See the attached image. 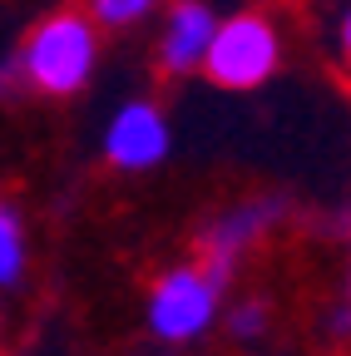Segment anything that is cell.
Here are the masks:
<instances>
[{
    "instance_id": "cell-1",
    "label": "cell",
    "mask_w": 351,
    "mask_h": 356,
    "mask_svg": "<svg viewBox=\"0 0 351 356\" xmlns=\"http://www.w3.org/2000/svg\"><path fill=\"white\" fill-rule=\"evenodd\" d=\"M20 79L25 89H35V95H74V89H84L95 79V65H99V25L90 20V10H55L45 15L20 44Z\"/></svg>"
},
{
    "instance_id": "cell-2",
    "label": "cell",
    "mask_w": 351,
    "mask_h": 356,
    "mask_svg": "<svg viewBox=\"0 0 351 356\" xmlns=\"http://www.w3.org/2000/svg\"><path fill=\"white\" fill-rule=\"evenodd\" d=\"M223 277H213L203 262H173L154 277L144 297V322L163 346H193L223 317Z\"/></svg>"
},
{
    "instance_id": "cell-3",
    "label": "cell",
    "mask_w": 351,
    "mask_h": 356,
    "mask_svg": "<svg viewBox=\"0 0 351 356\" xmlns=\"http://www.w3.org/2000/svg\"><path fill=\"white\" fill-rule=\"evenodd\" d=\"M277 70H282V30L268 10H238L213 25L203 55L208 84L228 89V95H247V89H262Z\"/></svg>"
},
{
    "instance_id": "cell-4",
    "label": "cell",
    "mask_w": 351,
    "mask_h": 356,
    "mask_svg": "<svg viewBox=\"0 0 351 356\" xmlns=\"http://www.w3.org/2000/svg\"><path fill=\"white\" fill-rule=\"evenodd\" d=\"M99 154L119 173H149L173 154V124L154 99H124L104 124Z\"/></svg>"
},
{
    "instance_id": "cell-5",
    "label": "cell",
    "mask_w": 351,
    "mask_h": 356,
    "mask_svg": "<svg viewBox=\"0 0 351 356\" xmlns=\"http://www.w3.org/2000/svg\"><path fill=\"white\" fill-rule=\"evenodd\" d=\"M282 213H287L282 198H247V203H238V208H223V213H218L208 228L198 233V262L208 267L213 277L233 282L238 262L277 228Z\"/></svg>"
},
{
    "instance_id": "cell-6",
    "label": "cell",
    "mask_w": 351,
    "mask_h": 356,
    "mask_svg": "<svg viewBox=\"0 0 351 356\" xmlns=\"http://www.w3.org/2000/svg\"><path fill=\"white\" fill-rule=\"evenodd\" d=\"M213 25L218 15L203 6V0H173L163 25H158V70L163 74H198L203 70V55H208V40H213Z\"/></svg>"
},
{
    "instance_id": "cell-7",
    "label": "cell",
    "mask_w": 351,
    "mask_h": 356,
    "mask_svg": "<svg viewBox=\"0 0 351 356\" xmlns=\"http://www.w3.org/2000/svg\"><path fill=\"white\" fill-rule=\"evenodd\" d=\"M30 267V238H25V222L10 203H0V287H20Z\"/></svg>"
},
{
    "instance_id": "cell-8",
    "label": "cell",
    "mask_w": 351,
    "mask_h": 356,
    "mask_svg": "<svg viewBox=\"0 0 351 356\" xmlns=\"http://www.w3.org/2000/svg\"><path fill=\"white\" fill-rule=\"evenodd\" d=\"M84 10L99 30H129L158 10V0H84Z\"/></svg>"
},
{
    "instance_id": "cell-9",
    "label": "cell",
    "mask_w": 351,
    "mask_h": 356,
    "mask_svg": "<svg viewBox=\"0 0 351 356\" xmlns=\"http://www.w3.org/2000/svg\"><path fill=\"white\" fill-rule=\"evenodd\" d=\"M268 322H272V312L257 297H243L238 307H228V337L233 341H262L268 337Z\"/></svg>"
},
{
    "instance_id": "cell-10",
    "label": "cell",
    "mask_w": 351,
    "mask_h": 356,
    "mask_svg": "<svg viewBox=\"0 0 351 356\" xmlns=\"http://www.w3.org/2000/svg\"><path fill=\"white\" fill-rule=\"evenodd\" d=\"M336 55H341V65L351 70V10H346L341 25H336Z\"/></svg>"
},
{
    "instance_id": "cell-11",
    "label": "cell",
    "mask_w": 351,
    "mask_h": 356,
    "mask_svg": "<svg viewBox=\"0 0 351 356\" xmlns=\"http://www.w3.org/2000/svg\"><path fill=\"white\" fill-rule=\"evenodd\" d=\"M332 327H336L341 337H351V292H346V302L336 307V317H332Z\"/></svg>"
},
{
    "instance_id": "cell-12",
    "label": "cell",
    "mask_w": 351,
    "mask_h": 356,
    "mask_svg": "<svg viewBox=\"0 0 351 356\" xmlns=\"http://www.w3.org/2000/svg\"><path fill=\"white\" fill-rule=\"evenodd\" d=\"M346 238H351V213H346Z\"/></svg>"
}]
</instances>
